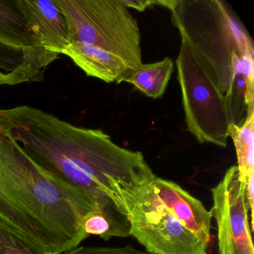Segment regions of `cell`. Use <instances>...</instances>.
I'll return each instance as SVG.
<instances>
[{"label":"cell","instance_id":"5bb4252c","mask_svg":"<svg viewBox=\"0 0 254 254\" xmlns=\"http://www.w3.org/2000/svg\"><path fill=\"white\" fill-rule=\"evenodd\" d=\"M254 108L247 111L246 118L241 126L231 124L229 137H231L237 156L239 180L244 185L254 173Z\"/></svg>","mask_w":254,"mask_h":254},{"label":"cell","instance_id":"e0dca14e","mask_svg":"<svg viewBox=\"0 0 254 254\" xmlns=\"http://www.w3.org/2000/svg\"><path fill=\"white\" fill-rule=\"evenodd\" d=\"M25 51L0 42V76L11 73L23 64Z\"/></svg>","mask_w":254,"mask_h":254},{"label":"cell","instance_id":"3957f363","mask_svg":"<svg viewBox=\"0 0 254 254\" xmlns=\"http://www.w3.org/2000/svg\"><path fill=\"white\" fill-rule=\"evenodd\" d=\"M174 25L221 93L230 90L236 59L254 54L251 37L218 0H171Z\"/></svg>","mask_w":254,"mask_h":254},{"label":"cell","instance_id":"6da1fadb","mask_svg":"<svg viewBox=\"0 0 254 254\" xmlns=\"http://www.w3.org/2000/svg\"><path fill=\"white\" fill-rule=\"evenodd\" d=\"M0 132L112 219L128 218L136 195L156 176L140 151L120 147L102 130L77 127L38 108L0 110Z\"/></svg>","mask_w":254,"mask_h":254},{"label":"cell","instance_id":"9a60e30c","mask_svg":"<svg viewBox=\"0 0 254 254\" xmlns=\"http://www.w3.org/2000/svg\"><path fill=\"white\" fill-rule=\"evenodd\" d=\"M83 227L87 236H99L105 241L111 238L130 236V221L112 219L98 210L93 211L86 217Z\"/></svg>","mask_w":254,"mask_h":254},{"label":"cell","instance_id":"7c38bea8","mask_svg":"<svg viewBox=\"0 0 254 254\" xmlns=\"http://www.w3.org/2000/svg\"><path fill=\"white\" fill-rule=\"evenodd\" d=\"M254 54L237 58L233 81L226 95L231 124L239 126L246 118L248 108L254 107Z\"/></svg>","mask_w":254,"mask_h":254},{"label":"cell","instance_id":"7a4b0ae2","mask_svg":"<svg viewBox=\"0 0 254 254\" xmlns=\"http://www.w3.org/2000/svg\"><path fill=\"white\" fill-rule=\"evenodd\" d=\"M97 210L85 194L37 164L0 132V226L50 254H62L88 237L86 217Z\"/></svg>","mask_w":254,"mask_h":254},{"label":"cell","instance_id":"9c48e42d","mask_svg":"<svg viewBox=\"0 0 254 254\" xmlns=\"http://www.w3.org/2000/svg\"><path fill=\"white\" fill-rule=\"evenodd\" d=\"M150 185L168 212L209 245L212 216L203 203L173 181L155 176Z\"/></svg>","mask_w":254,"mask_h":254},{"label":"cell","instance_id":"5b68a950","mask_svg":"<svg viewBox=\"0 0 254 254\" xmlns=\"http://www.w3.org/2000/svg\"><path fill=\"white\" fill-rule=\"evenodd\" d=\"M176 64L187 129L199 143L226 148L231 125L226 97L182 38Z\"/></svg>","mask_w":254,"mask_h":254},{"label":"cell","instance_id":"8fae6325","mask_svg":"<svg viewBox=\"0 0 254 254\" xmlns=\"http://www.w3.org/2000/svg\"><path fill=\"white\" fill-rule=\"evenodd\" d=\"M62 54L71 59L87 76L107 83L125 82L136 70L120 56L82 43H69Z\"/></svg>","mask_w":254,"mask_h":254},{"label":"cell","instance_id":"8992f818","mask_svg":"<svg viewBox=\"0 0 254 254\" xmlns=\"http://www.w3.org/2000/svg\"><path fill=\"white\" fill-rule=\"evenodd\" d=\"M130 236L152 254H207L208 245L170 215L149 184L128 215Z\"/></svg>","mask_w":254,"mask_h":254},{"label":"cell","instance_id":"ffe728a7","mask_svg":"<svg viewBox=\"0 0 254 254\" xmlns=\"http://www.w3.org/2000/svg\"><path fill=\"white\" fill-rule=\"evenodd\" d=\"M125 5L127 8H134L139 11H145L148 6L157 4V1L151 0H123Z\"/></svg>","mask_w":254,"mask_h":254},{"label":"cell","instance_id":"ba28073f","mask_svg":"<svg viewBox=\"0 0 254 254\" xmlns=\"http://www.w3.org/2000/svg\"><path fill=\"white\" fill-rule=\"evenodd\" d=\"M0 42L25 51L23 64L5 77L6 85L42 81L46 68L59 55L43 47L41 40L31 29L17 0H0Z\"/></svg>","mask_w":254,"mask_h":254},{"label":"cell","instance_id":"277c9868","mask_svg":"<svg viewBox=\"0 0 254 254\" xmlns=\"http://www.w3.org/2000/svg\"><path fill=\"white\" fill-rule=\"evenodd\" d=\"M67 21L71 42L120 56L134 69L142 64L137 20L123 0H54Z\"/></svg>","mask_w":254,"mask_h":254},{"label":"cell","instance_id":"52a82bcc","mask_svg":"<svg viewBox=\"0 0 254 254\" xmlns=\"http://www.w3.org/2000/svg\"><path fill=\"white\" fill-rule=\"evenodd\" d=\"M211 191L213 206L209 212L216 223L219 254H254L245 186L237 166L229 168Z\"/></svg>","mask_w":254,"mask_h":254},{"label":"cell","instance_id":"4fadbf2b","mask_svg":"<svg viewBox=\"0 0 254 254\" xmlns=\"http://www.w3.org/2000/svg\"><path fill=\"white\" fill-rule=\"evenodd\" d=\"M173 70V61L166 57L155 63L142 64L125 82L134 86L148 97L158 99L164 94Z\"/></svg>","mask_w":254,"mask_h":254},{"label":"cell","instance_id":"30bf717a","mask_svg":"<svg viewBox=\"0 0 254 254\" xmlns=\"http://www.w3.org/2000/svg\"><path fill=\"white\" fill-rule=\"evenodd\" d=\"M31 29L50 53L62 54L70 43L66 17L54 0H17Z\"/></svg>","mask_w":254,"mask_h":254},{"label":"cell","instance_id":"d6986e66","mask_svg":"<svg viewBox=\"0 0 254 254\" xmlns=\"http://www.w3.org/2000/svg\"><path fill=\"white\" fill-rule=\"evenodd\" d=\"M245 196L248 209L251 213V229L254 230V173L251 175L245 185Z\"/></svg>","mask_w":254,"mask_h":254},{"label":"cell","instance_id":"ac0fdd59","mask_svg":"<svg viewBox=\"0 0 254 254\" xmlns=\"http://www.w3.org/2000/svg\"><path fill=\"white\" fill-rule=\"evenodd\" d=\"M62 254H152L139 251L132 246L111 248V247H77Z\"/></svg>","mask_w":254,"mask_h":254},{"label":"cell","instance_id":"2e32d148","mask_svg":"<svg viewBox=\"0 0 254 254\" xmlns=\"http://www.w3.org/2000/svg\"><path fill=\"white\" fill-rule=\"evenodd\" d=\"M0 254H50L0 226Z\"/></svg>","mask_w":254,"mask_h":254}]
</instances>
